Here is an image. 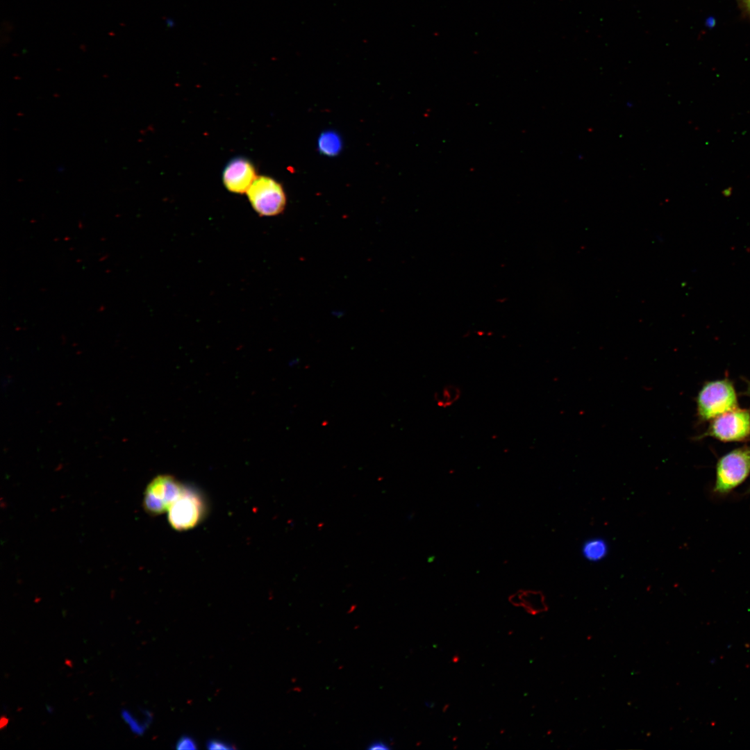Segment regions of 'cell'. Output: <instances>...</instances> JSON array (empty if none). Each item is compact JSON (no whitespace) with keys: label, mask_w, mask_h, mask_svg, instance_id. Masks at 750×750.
I'll list each match as a JSON object with an SVG mask.
<instances>
[{"label":"cell","mask_w":750,"mask_h":750,"mask_svg":"<svg viewBox=\"0 0 750 750\" xmlns=\"http://www.w3.org/2000/svg\"><path fill=\"white\" fill-rule=\"evenodd\" d=\"M738 408L737 394L727 378L705 383L697 397V410L701 422Z\"/></svg>","instance_id":"obj_1"},{"label":"cell","mask_w":750,"mask_h":750,"mask_svg":"<svg viewBox=\"0 0 750 750\" xmlns=\"http://www.w3.org/2000/svg\"><path fill=\"white\" fill-rule=\"evenodd\" d=\"M750 474V446L744 445L722 456L716 465L712 492L726 496L740 485Z\"/></svg>","instance_id":"obj_2"},{"label":"cell","mask_w":750,"mask_h":750,"mask_svg":"<svg viewBox=\"0 0 750 750\" xmlns=\"http://www.w3.org/2000/svg\"><path fill=\"white\" fill-rule=\"evenodd\" d=\"M246 194L253 210L262 217L279 215L286 206L283 186L267 176H258Z\"/></svg>","instance_id":"obj_3"},{"label":"cell","mask_w":750,"mask_h":750,"mask_svg":"<svg viewBox=\"0 0 750 750\" xmlns=\"http://www.w3.org/2000/svg\"><path fill=\"white\" fill-rule=\"evenodd\" d=\"M206 512L204 497L198 490L185 485L181 494L168 509L167 519L173 528L185 531L199 524Z\"/></svg>","instance_id":"obj_4"},{"label":"cell","mask_w":750,"mask_h":750,"mask_svg":"<svg viewBox=\"0 0 750 750\" xmlns=\"http://www.w3.org/2000/svg\"><path fill=\"white\" fill-rule=\"evenodd\" d=\"M711 437L722 442H745L750 439V410L737 408L723 413L710 423L697 438Z\"/></svg>","instance_id":"obj_5"},{"label":"cell","mask_w":750,"mask_h":750,"mask_svg":"<svg viewBox=\"0 0 750 750\" xmlns=\"http://www.w3.org/2000/svg\"><path fill=\"white\" fill-rule=\"evenodd\" d=\"M185 485L169 475H160L147 486L143 498L144 510L151 515L167 512Z\"/></svg>","instance_id":"obj_6"},{"label":"cell","mask_w":750,"mask_h":750,"mask_svg":"<svg viewBox=\"0 0 750 750\" xmlns=\"http://www.w3.org/2000/svg\"><path fill=\"white\" fill-rule=\"evenodd\" d=\"M258 176L255 167L248 159L237 157L230 160L222 173L226 188L233 193H246Z\"/></svg>","instance_id":"obj_7"},{"label":"cell","mask_w":750,"mask_h":750,"mask_svg":"<svg viewBox=\"0 0 750 750\" xmlns=\"http://www.w3.org/2000/svg\"><path fill=\"white\" fill-rule=\"evenodd\" d=\"M514 606L522 607L528 614L536 615L547 612L548 604L544 593L537 590H519L508 597Z\"/></svg>","instance_id":"obj_8"},{"label":"cell","mask_w":750,"mask_h":750,"mask_svg":"<svg viewBox=\"0 0 750 750\" xmlns=\"http://www.w3.org/2000/svg\"><path fill=\"white\" fill-rule=\"evenodd\" d=\"M581 553L583 558L588 561L599 562L608 555V544L603 538L599 537L592 538L583 542Z\"/></svg>","instance_id":"obj_9"},{"label":"cell","mask_w":750,"mask_h":750,"mask_svg":"<svg viewBox=\"0 0 750 750\" xmlns=\"http://www.w3.org/2000/svg\"><path fill=\"white\" fill-rule=\"evenodd\" d=\"M121 717L128 726L131 732L139 736L144 735L152 722L151 713L147 710H144V717L141 719H138L129 710L126 708L121 710Z\"/></svg>","instance_id":"obj_10"},{"label":"cell","mask_w":750,"mask_h":750,"mask_svg":"<svg viewBox=\"0 0 750 750\" xmlns=\"http://www.w3.org/2000/svg\"><path fill=\"white\" fill-rule=\"evenodd\" d=\"M318 149L326 156H337L342 149V140L340 135L334 131L322 133L318 138Z\"/></svg>","instance_id":"obj_11"},{"label":"cell","mask_w":750,"mask_h":750,"mask_svg":"<svg viewBox=\"0 0 750 750\" xmlns=\"http://www.w3.org/2000/svg\"><path fill=\"white\" fill-rule=\"evenodd\" d=\"M176 748L178 749H196L197 747L193 738L188 735H183L177 741Z\"/></svg>","instance_id":"obj_12"},{"label":"cell","mask_w":750,"mask_h":750,"mask_svg":"<svg viewBox=\"0 0 750 750\" xmlns=\"http://www.w3.org/2000/svg\"><path fill=\"white\" fill-rule=\"evenodd\" d=\"M207 747L209 749H233V746L223 740L212 739L207 742Z\"/></svg>","instance_id":"obj_13"},{"label":"cell","mask_w":750,"mask_h":750,"mask_svg":"<svg viewBox=\"0 0 750 750\" xmlns=\"http://www.w3.org/2000/svg\"><path fill=\"white\" fill-rule=\"evenodd\" d=\"M742 15L750 19V0H735Z\"/></svg>","instance_id":"obj_14"},{"label":"cell","mask_w":750,"mask_h":750,"mask_svg":"<svg viewBox=\"0 0 750 750\" xmlns=\"http://www.w3.org/2000/svg\"><path fill=\"white\" fill-rule=\"evenodd\" d=\"M367 749L369 750H388L390 749V747L388 744L384 741L375 740L369 744Z\"/></svg>","instance_id":"obj_15"},{"label":"cell","mask_w":750,"mask_h":750,"mask_svg":"<svg viewBox=\"0 0 750 750\" xmlns=\"http://www.w3.org/2000/svg\"><path fill=\"white\" fill-rule=\"evenodd\" d=\"M46 709H47V711L49 714H51L53 712V708L51 706H49V705L46 706Z\"/></svg>","instance_id":"obj_16"},{"label":"cell","mask_w":750,"mask_h":750,"mask_svg":"<svg viewBox=\"0 0 750 750\" xmlns=\"http://www.w3.org/2000/svg\"><path fill=\"white\" fill-rule=\"evenodd\" d=\"M745 394L750 397V382L748 383V386H747V390L745 392Z\"/></svg>","instance_id":"obj_17"},{"label":"cell","mask_w":750,"mask_h":750,"mask_svg":"<svg viewBox=\"0 0 750 750\" xmlns=\"http://www.w3.org/2000/svg\"><path fill=\"white\" fill-rule=\"evenodd\" d=\"M747 493H748V494H750V487H749V488H748V490H747Z\"/></svg>","instance_id":"obj_18"}]
</instances>
